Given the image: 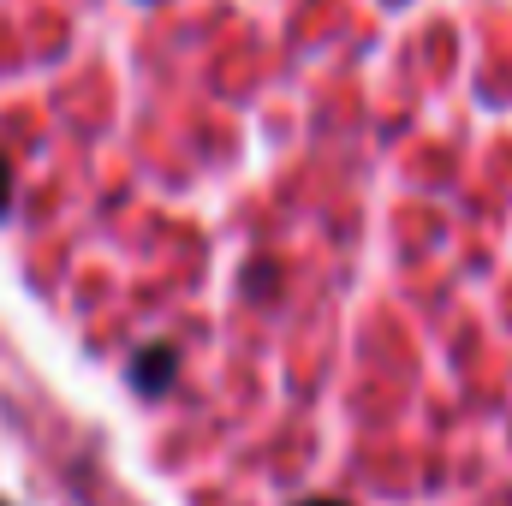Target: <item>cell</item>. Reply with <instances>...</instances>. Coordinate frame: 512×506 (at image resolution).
Segmentation results:
<instances>
[{
	"instance_id": "cell-1",
	"label": "cell",
	"mask_w": 512,
	"mask_h": 506,
	"mask_svg": "<svg viewBox=\"0 0 512 506\" xmlns=\"http://www.w3.org/2000/svg\"><path fill=\"white\" fill-rule=\"evenodd\" d=\"M179 376V352L173 346H143L137 358H131V387L143 393V399H161L167 387Z\"/></svg>"
},
{
	"instance_id": "cell-2",
	"label": "cell",
	"mask_w": 512,
	"mask_h": 506,
	"mask_svg": "<svg viewBox=\"0 0 512 506\" xmlns=\"http://www.w3.org/2000/svg\"><path fill=\"white\" fill-rule=\"evenodd\" d=\"M6 203H12V167H6V155H0V215H6Z\"/></svg>"
},
{
	"instance_id": "cell-3",
	"label": "cell",
	"mask_w": 512,
	"mask_h": 506,
	"mask_svg": "<svg viewBox=\"0 0 512 506\" xmlns=\"http://www.w3.org/2000/svg\"><path fill=\"white\" fill-rule=\"evenodd\" d=\"M298 506H352V501H334V495H316V501H298Z\"/></svg>"
},
{
	"instance_id": "cell-4",
	"label": "cell",
	"mask_w": 512,
	"mask_h": 506,
	"mask_svg": "<svg viewBox=\"0 0 512 506\" xmlns=\"http://www.w3.org/2000/svg\"><path fill=\"white\" fill-rule=\"evenodd\" d=\"M0 506H6V501H0Z\"/></svg>"
}]
</instances>
